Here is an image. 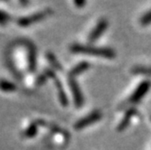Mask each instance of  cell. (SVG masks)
I'll list each match as a JSON object with an SVG mask.
<instances>
[{
  "label": "cell",
  "mask_w": 151,
  "mask_h": 150,
  "mask_svg": "<svg viewBox=\"0 0 151 150\" xmlns=\"http://www.w3.org/2000/svg\"><path fill=\"white\" fill-rule=\"evenodd\" d=\"M70 50L73 53H82L89 55L101 56L107 59H113L116 56V52L113 49L109 47H94L91 45H82L74 44L70 47Z\"/></svg>",
  "instance_id": "obj_1"
},
{
  "label": "cell",
  "mask_w": 151,
  "mask_h": 150,
  "mask_svg": "<svg viewBox=\"0 0 151 150\" xmlns=\"http://www.w3.org/2000/svg\"><path fill=\"white\" fill-rule=\"evenodd\" d=\"M45 73L47 76V78L52 79L54 83H55L56 89H57V92H58V99L60 100V103L62 104V106L66 107L69 104V100H68V97L65 93V90L63 87V84L61 83V80H59V78L56 76L55 72H54L51 69H45Z\"/></svg>",
  "instance_id": "obj_2"
},
{
  "label": "cell",
  "mask_w": 151,
  "mask_h": 150,
  "mask_svg": "<svg viewBox=\"0 0 151 150\" xmlns=\"http://www.w3.org/2000/svg\"><path fill=\"white\" fill-rule=\"evenodd\" d=\"M150 88H151V81L148 80H143L142 83H140L139 84V86L137 87V89L133 91L131 96L127 100L126 104L127 105L136 104V103L139 102V100L147 94V92L149 90Z\"/></svg>",
  "instance_id": "obj_3"
},
{
  "label": "cell",
  "mask_w": 151,
  "mask_h": 150,
  "mask_svg": "<svg viewBox=\"0 0 151 150\" xmlns=\"http://www.w3.org/2000/svg\"><path fill=\"white\" fill-rule=\"evenodd\" d=\"M102 118V113L101 111H94L88 114L86 117L81 118L78 121L75 122V124L73 125V128L75 130H81L83 129L84 128H87L92 124H94L95 122L99 121Z\"/></svg>",
  "instance_id": "obj_4"
},
{
  "label": "cell",
  "mask_w": 151,
  "mask_h": 150,
  "mask_svg": "<svg viewBox=\"0 0 151 150\" xmlns=\"http://www.w3.org/2000/svg\"><path fill=\"white\" fill-rule=\"evenodd\" d=\"M51 10L50 9H46L45 11H41V12H38V13H35L32 16H29V17H21L19 19H17V24L21 26V27H27V26H30L41 20L45 19L46 17L50 16L51 14Z\"/></svg>",
  "instance_id": "obj_5"
},
{
  "label": "cell",
  "mask_w": 151,
  "mask_h": 150,
  "mask_svg": "<svg viewBox=\"0 0 151 150\" xmlns=\"http://www.w3.org/2000/svg\"><path fill=\"white\" fill-rule=\"evenodd\" d=\"M68 83H69V86L70 89L73 92V100H74V104L76 106V108H80L83 105L84 102V98L83 95H82V92L80 89V86L78 84V83L76 81L75 78H68Z\"/></svg>",
  "instance_id": "obj_6"
},
{
  "label": "cell",
  "mask_w": 151,
  "mask_h": 150,
  "mask_svg": "<svg viewBox=\"0 0 151 150\" xmlns=\"http://www.w3.org/2000/svg\"><path fill=\"white\" fill-rule=\"evenodd\" d=\"M108 25H109V23L106 19L104 18L101 19L93 28V30L90 33L89 37H88L89 43L91 44V43H94L95 41H97L101 36V34L106 31V29L108 28Z\"/></svg>",
  "instance_id": "obj_7"
},
{
  "label": "cell",
  "mask_w": 151,
  "mask_h": 150,
  "mask_svg": "<svg viewBox=\"0 0 151 150\" xmlns=\"http://www.w3.org/2000/svg\"><path fill=\"white\" fill-rule=\"evenodd\" d=\"M135 114H137V110H136V108H129V110L126 111V113H125L124 117H123V118L120 120L119 124L118 125V127H117L118 131L121 132L123 130H125L129 127V125L130 123V120H131L132 117L135 116Z\"/></svg>",
  "instance_id": "obj_8"
},
{
  "label": "cell",
  "mask_w": 151,
  "mask_h": 150,
  "mask_svg": "<svg viewBox=\"0 0 151 150\" xmlns=\"http://www.w3.org/2000/svg\"><path fill=\"white\" fill-rule=\"evenodd\" d=\"M91 64L88 62H81L80 63H78L77 65H75L73 69L70 71L69 72V77L71 78H75L76 76L81 74L82 72H86L87 70L90 69Z\"/></svg>",
  "instance_id": "obj_9"
},
{
  "label": "cell",
  "mask_w": 151,
  "mask_h": 150,
  "mask_svg": "<svg viewBox=\"0 0 151 150\" xmlns=\"http://www.w3.org/2000/svg\"><path fill=\"white\" fill-rule=\"evenodd\" d=\"M28 70L33 72L36 70V50L32 44H28Z\"/></svg>",
  "instance_id": "obj_10"
},
{
  "label": "cell",
  "mask_w": 151,
  "mask_h": 150,
  "mask_svg": "<svg viewBox=\"0 0 151 150\" xmlns=\"http://www.w3.org/2000/svg\"><path fill=\"white\" fill-rule=\"evenodd\" d=\"M37 132H38V124L36 122H33L24 131L23 136L25 139H33L37 135Z\"/></svg>",
  "instance_id": "obj_11"
},
{
  "label": "cell",
  "mask_w": 151,
  "mask_h": 150,
  "mask_svg": "<svg viewBox=\"0 0 151 150\" xmlns=\"http://www.w3.org/2000/svg\"><path fill=\"white\" fill-rule=\"evenodd\" d=\"M0 90L5 92H14L17 90V87L15 83H11V81L1 79L0 80Z\"/></svg>",
  "instance_id": "obj_12"
},
{
  "label": "cell",
  "mask_w": 151,
  "mask_h": 150,
  "mask_svg": "<svg viewBox=\"0 0 151 150\" xmlns=\"http://www.w3.org/2000/svg\"><path fill=\"white\" fill-rule=\"evenodd\" d=\"M46 58L48 60V62L52 64V66L54 68V69H56L57 71H63V66L62 64L60 63V62L57 60V58L55 57V55L52 52H48L46 53Z\"/></svg>",
  "instance_id": "obj_13"
},
{
  "label": "cell",
  "mask_w": 151,
  "mask_h": 150,
  "mask_svg": "<svg viewBox=\"0 0 151 150\" xmlns=\"http://www.w3.org/2000/svg\"><path fill=\"white\" fill-rule=\"evenodd\" d=\"M131 72L133 74L138 75H146L151 76V67H145V66H135L131 69Z\"/></svg>",
  "instance_id": "obj_14"
},
{
  "label": "cell",
  "mask_w": 151,
  "mask_h": 150,
  "mask_svg": "<svg viewBox=\"0 0 151 150\" xmlns=\"http://www.w3.org/2000/svg\"><path fill=\"white\" fill-rule=\"evenodd\" d=\"M139 23L141 25H148L151 24V10L147 12L145 15H143L139 20Z\"/></svg>",
  "instance_id": "obj_15"
},
{
  "label": "cell",
  "mask_w": 151,
  "mask_h": 150,
  "mask_svg": "<svg viewBox=\"0 0 151 150\" xmlns=\"http://www.w3.org/2000/svg\"><path fill=\"white\" fill-rule=\"evenodd\" d=\"M11 20V17L9 14L4 12V11H1L0 10V24H6L9 21Z\"/></svg>",
  "instance_id": "obj_16"
},
{
  "label": "cell",
  "mask_w": 151,
  "mask_h": 150,
  "mask_svg": "<svg viewBox=\"0 0 151 150\" xmlns=\"http://www.w3.org/2000/svg\"><path fill=\"white\" fill-rule=\"evenodd\" d=\"M47 76L45 75V73L44 72L43 74H40L37 78H36V85L37 86H41V85H44L46 80H47Z\"/></svg>",
  "instance_id": "obj_17"
},
{
  "label": "cell",
  "mask_w": 151,
  "mask_h": 150,
  "mask_svg": "<svg viewBox=\"0 0 151 150\" xmlns=\"http://www.w3.org/2000/svg\"><path fill=\"white\" fill-rule=\"evenodd\" d=\"M74 4H75V6H78V7H82L84 5H86V2H85V1H75Z\"/></svg>",
  "instance_id": "obj_18"
},
{
  "label": "cell",
  "mask_w": 151,
  "mask_h": 150,
  "mask_svg": "<svg viewBox=\"0 0 151 150\" xmlns=\"http://www.w3.org/2000/svg\"><path fill=\"white\" fill-rule=\"evenodd\" d=\"M150 119H151V117H150Z\"/></svg>",
  "instance_id": "obj_19"
}]
</instances>
